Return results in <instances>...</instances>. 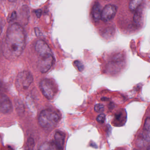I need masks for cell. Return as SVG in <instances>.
<instances>
[{"label":"cell","mask_w":150,"mask_h":150,"mask_svg":"<svg viewBox=\"0 0 150 150\" xmlns=\"http://www.w3.org/2000/svg\"><path fill=\"white\" fill-rule=\"evenodd\" d=\"M25 36L22 26L17 23L10 25L6 32L2 52L4 57L13 61L23 53L25 47Z\"/></svg>","instance_id":"cell-1"},{"label":"cell","mask_w":150,"mask_h":150,"mask_svg":"<svg viewBox=\"0 0 150 150\" xmlns=\"http://www.w3.org/2000/svg\"><path fill=\"white\" fill-rule=\"evenodd\" d=\"M35 51L39 56L38 67L42 73L49 71L53 64L54 58L51 49L47 44L41 40L36 42Z\"/></svg>","instance_id":"cell-2"},{"label":"cell","mask_w":150,"mask_h":150,"mask_svg":"<svg viewBox=\"0 0 150 150\" xmlns=\"http://www.w3.org/2000/svg\"><path fill=\"white\" fill-rule=\"evenodd\" d=\"M60 117L58 112L51 109L43 110L40 114L38 122L43 128L50 129L56 126L59 121Z\"/></svg>","instance_id":"cell-3"},{"label":"cell","mask_w":150,"mask_h":150,"mask_svg":"<svg viewBox=\"0 0 150 150\" xmlns=\"http://www.w3.org/2000/svg\"><path fill=\"white\" fill-rule=\"evenodd\" d=\"M40 88L44 96L48 100L54 98L57 93V89L54 83L51 79H45L40 83Z\"/></svg>","instance_id":"cell-4"},{"label":"cell","mask_w":150,"mask_h":150,"mask_svg":"<svg viewBox=\"0 0 150 150\" xmlns=\"http://www.w3.org/2000/svg\"><path fill=\"white\" fill-rule=\"evenodd\" d=\"M33 81V77L28 71H23L18 75L16 86L18 89L25 90L30 85Z\"/></svg>","instance_id":"cell-5"},{"label":"cell","mask_w":150,"mask_h":150,"mask_svg":"<svg viewBox=\"0 0 150 150\" xmlns=\"http://www.w3.org/2000/svg\"><path fill=\"white\" fill-rule=\"evenodd\" d=\"M117 12V8L113 4H108L102 10L101 19L104 22L111 21L114 18Z\"/></svg>","instance_id":"cell-6"},{"label":"cell","mask_w":150,"mask_h":150,"mask_svg":"<svg viewBox=\"0 0 150 150\" xmlns=\"http://www.w3.org/2000/svg\"><path fill=\"white\" fill-rule=\"evenodd\" d=\"M13 110V105L7 95L0 94V112L3 114L10 113Z\"/></svg>","instance_id":"cell-7"},{"label":"cell","mask_w":150,"mask_h":150,"mask_svg":"<svg viewBox=\"0 0 150 150\" xmlns=\"http://www.w3.org/2000/svg\"><path fill=\"white\" fill-rule=\"evenodd\" d=\"M65 134L62 131H58L54 136V144L59 150H63L65 142Z\"/></svg>","instance_id":"cell-8"},{"label":"cell","mask_w":150,"mask_h":150,"mask_svg":"<svg viewBox=\"0 0 150 150\" xmlns=\"http://www.w3.org/2000/svg\"><path fill=\"white\" fill-rule=\"evenodd\" d=\"M102 10L100 4L98 2H95L93 6L92 10L93 18L95 22H98L101 19Z\"/></svg>","instance_id":"cell-9"},{"label":"cell","mask_w":150,"mask_h":150,"mask_svg":"<svg viewBox=\"0 0 150 150\" xmlns=\"http://www.w3.org/2000/svg\"><path fill=\"white\" fill-rule=\"evenodd\" d=\"M143 3V0H131L129 5V10L131 11H136L139 8Z\"/></svg>","instance_id":"cell-10"},{"label":"cell","mask_w":150,"mask_h":150,"mask_svg":"<svg viewBox=\"0 0 150 150\" xmlns=\"http://www.w3.org/2000/svg\"><path fill=\"white\" fill-rule=\"evenodd\" d=\"M143 14L142 11L137 9L136 11L133 16L134 23L136 25L141 24L142 21Z\"/></svg>","instance_id":"cell-11"},{"label":"cell","mask_w":150,"mask_h":150,"mask_svg":"<svg viewBox=\"0 0 150 150\" xmlns=\"http://www.w3.org/2000/svg\"><path fill=\"white\" fill-rule=\"evenodd\" d=\"M35 147V142L34 139L30 137L26 142L24 150H34Z\"/></svg>","instance_id":"cell-12"},{"label":"cell","mask_w":150,"mask_h":150,"mask_svg":"<svg viewBox=\"0 0 150 150\" xmlns=\"http://www.w3.org/2000/svg\"><path fill=\"white\" fill-rule=\"evenodd\" d=\"M143 130L146 132L150 133V118H146L144 125Z\"/></svg>","instance_id":"cell-13"},{"label":"cell","mask_w":150,"mask_h":150,"mask_svg":"<svg viewBox=\"0 0 150 150\" xmlns=\"http://www.w3.org/2000/svg\"><path fill=\"white\" fill-rule=\"evenodd\" d=\"M95 112L99 113H102L104 111V106L102 104H98L95 105L94 107Z\"/></svg>","instance_id":"cell-14"},{"label":"cell","mask_w":150,"mask_h":150,"mask_svg":"<svg viewBox=\"0 0 150 150\" xmlns=\"http://www.w3.org/2000/svg\"><path fill=\"white\" fill-rule=\"evenodd\" d=\"M74 64L75 66H76V67L77 68L79 72H82L83 70L84 67L83 65L81 62L78 60L75 61Z\"/></svg>","instance_id":"cell-15"},{"label":"cell","mask_w":150,"mask_h":150,"mask_svg":"<svg viewBox=\"0 0 150 150\" xmlns=\"http://www.w3.org/2000/svg\"><path fill=\"white\" fill-rule=\"evenodd\" d=\"M105 120V115L104 114H100L97 117L96 120L100 123H103Z\"/></svg>","instance_id":"cell-16"},{"label":"cell","mask_w":150,"mask_h":150,"mask_svg":"<svg viewBox=\"0 0 150 150\" xmlns=\"http://www.w3.org/2000/svg\"><path fill=\"white\" fill-rule=\"evenodd\" d=\"M50 145H51V144H49L48 143L43 144L40 146L39 150H50Z\"/></svg>","instance_id":"cell-17"},{"label":"cell","mask_w":150,"mask_h":150,"mask_svg":"<svg viewBox=\"0 0 150 150\" xmlns=\"http://www.w3.org/2000/svg\"><path fill=\"white\" fill-rule=\"evenodd\" d=\"M17 17V14L16 13V11H14L12 13H11V15L10 16L9 18L8 19L9 22H11V21H13L16 19Z\"/></svg>","instance_id":"cell-18"},{"label":"cell","mask_w":150,"mask_h":150,"mask_svg":"<svg viewBox=\"0 0 150 150\" xmlns=\"http://www.w3.org/2000/svg\"><path fill=\"white\" fill-rule=\"evenodd\" d=\"M35 12L36 16H37L38 18L40 17V16H41V14H42V11H41V10H36Z\"/></svg>","instance_id":"cell-19"},{"label":"cell","mask_w":150,"mask_h":150,"mask_svg":"<svg viewBox=\"0 0 150 150\" xmlns=\"http://www.w3.org/2000/svg\"><path fill=\"white\" fill-rule=\"evenodd\" d=\"M50 150H59L55 146V144H51Z\"/></svg>","instance_id":"cell-20"},{"label":"cell","mask_w":150,"mask_h":150,"mask_svg":"<svg viewBox=\"0 0 150 150\" xmlns=\"http://www.w3.org/2000/svg\"><path fill=\"white\" fill-rule=\"evenodd\" d=\"M2 31V28L1 26L0 25V35L1 34Z\"/></svg>","instance_id":"cell-21"},{"label":"cell","mask_w":150,"mask_h":150,"mask_svg":"<svg viewBox=\"0 0 150 150\" xmlns=\"http://www.w3.org/2000/svg\"><path fill=\"white\" fill-rule=\"evenodd\" d=\"M9 2H14L16 1V0H8Z\"/></svg>","instance_id":"cell-22"},{"label":"cell","mask_w":150,"mask_h":150,"mask_svg":"<svg viewBox=\"0 0 150 150\" xmlns=\"http://www.w3.org/2000/svg\"><path fill=\"white\" fill-rule=\"evenodd\" d=\"M148 150H150V146L149 147V149H148Z\"/></svg>","instance_id":"cell-23"},{"label":"cell","mask_w":150,"mask_h":150,"mask_svg":"<svg viewBox=\"0 0 150 150\" xmlns=\"http://www.w3.org/2000/svg\"><path fill=\"white\" fill-rule=\"evenodd\" d=\"M0 1H1V0H0Z\"/></svg>","instance_id":"cell-24"},{"label":"cell","mask_w":150,"mask_h":150,"mask_svg":"<svg viewBox=\"0 0 150 150\" xmlns=\"http://www.w3.org/2000/svg\"></svg>","instance_id":"cell-25"}]
</instances>
